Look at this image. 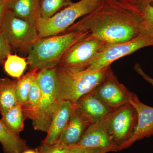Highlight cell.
Segmentation results:
<instances>
[{
  "label": "cell",
  "instance_id": "ac0fdd59",
  "mask_svg": "<svg viewBox=\"0 0 153 153\" xmlns=\"http://www.w3.org/2000/svg\"><path fill=\"white\" fill-rule=\"evenodd\" d=\"M41 89L38 79V74L33 78L31 83L27 100L22 108L25 118L36 121L39 116Z\"/></svg>",
  "mask_w": 153,
  "mask_h": 153
},
{
  "label": "cell",
  "instance_id": "4dcf8cb0",
  "mask_svg": "<svg viewBox=\"0 0 153 153\" xmlns=\"http://www.w3.org/2000/svg\"><path fill=\"white\" fill-rule=\"evenodd\" d=\"M22 153H38L36 150H34L32 149H28L26 150L24 152H23Z\"/></svg>",
  "mask_w": 153,
  "mask_h": 153
},
{
  "label": "cell",
  "instance_id": "603a6c76",
  "mask_svg": "<svg viewBox=\"0 0 153 153\" xmlns=\"http://www.w3.org/2000/svg\"><path fill=\"white\" fill-rule=\"evenodd\" d=\"M72 3L71 0H40L39 18H51Z\"/></svg>",
  "mask_w": 153,
  "mask_h": 153
},
{
  "label": "cell",
  "instance_id": "6da1fadb",
  "mask_svg": "<svg viewBox=\"0 0 153 153\" xmlns=\"http://www.w3.org/2000/svg\"><path fill=\"white\" fill-rule=\"evenodd\" d=\"M141 22L140 12L134 6L121 0H101L94 10L64 33L88 32L108 44H115L141 34Z\"/></svg>",
  "mask_w": 153,
  "mask_h": 153
},
{
  "label": "cell",
  "instance_id": "d4e9b609",
  "mask_svg": "<svg viewBox=\"0 0 153 153\" xmlns=\"http://www.w3.org/2000/svg\"><path fill=\"white\" fill-rule=\"evenodd\" d=\"M36 150L38 153H68L69 147L57 142L53 145L42 144Z\"/></svg>",
  "mask_w": 153,
  "mask_h": 153
},
{
  "label": "cell",
  "instance_id": "83f0119b",
  "mask_svg": "<svg viewBox=\"0 0 153 153\" xmlns=\"http://www.w3.org/2000/svg\"><path fill=\"white\" fill-rule=\"evenodd\" d=\"M9 1L10 0H0V28L6 14L9 10Z\"/></svg>",
  "mask_w": 153,
  "mask_h": 153
},
{
  "label": "cell",
  "instance_id": "7a4b0ae2",
  "mask_svg": "<svg viewBox=\"0 0 153 153\" xmlns=\"http://www.w3.org/2000/svg\"><path fill=\"white\" fill-rule=\"evenodd\" d=\"M88 34L74 31L39 38L27 55V61L30 69L39 71L56 67L66 51Z\"/></svg>",
  "mask_w": 153,
  "mask_h": 153
},
{
  "label": "cell",
  "instance_id": "4316f807",
  "mask_svg": "<svg viewBox=\"0 0 153 153\" xmlns=\"http://www.w3.org/2000/svg\"><path fill=\"white\" fill-rule=\"evenodd\" d=\"M110 152H114L111 149H88L71 147L68 153H107Z\"/></svg>",
  "mask_w": 153,
  "mask_h": 153
},
{
  "label": "cell",
  "instance_id": "1f68e13d",
  "mask_svg": "<svg viewBox=\"0 0 153 153\" xmlns=\"http://www.w3.org/2000/svg\"><path fill=\"white\" fill-rule=\"evenodd\" d=\"M148 4H150L151 6L153 7V0H149Z\"/></svg>",
  "mask_w": 153,
  "mask_h": 153
},
{
  "label": "cell",
  "instance_id": "f546056e",
  "mask_svg": "<svg viewBox=\"0 0 153 153\" xmlns=\"http://www.w3.org/2000/svg\"><path fill=\"white\" fill-rule=\"evenodd\" d=\"M124 2L128 3L134 6L139 10L143 6L148 4L149 0H121Z\"/></svg>",
  "mask_w": 153,
  "mask_h": 153
},
{
  "label": "cell",
  "instance_id": "d6986e66",
  "mask_svg": "<svg viewBox=\"0 0 153 153\" xmlns=\"http://www.w3.org/2000/svg\"><path fill=\"white\" fill-rule=\"evenodd\" d=\"M17 81L0 78V113L8 110L18 104L16 94Z\"/></svg>",
  "mask_w": 153,
  "mask_h": 153
},
{
  "label": "cell",
  "instance_id": "7c38bea8",
  "mask_svg": "<svg viewBox=\"0 0 153 153\" xmlns=\"http://www.w3.org/2000/svg\"><path fill=\"white\" fill-rule=\"evenodd\" d=\"M136 110L138 115L137 123L131 137L119 147V151L131 146L134 143L145 138L153 136V107L140 101L134 93L129 101Z\"/></svg>",
  "mask_w": 153,
  "mask_h": 153
},
{
  "label": "cell",
  "instance_id": "7402d4cb",
  "mask_svg": "<svg viewBox=\"0 0 153 153\" xmlns=\"http://www.w3.org/2000/svg\"><path fill=\"white\" fill-rule=\"evenodd\" d=\"M4 64L6 73L9 76L18 79L22 77L28 65L25 58L11 53L8 55Z\"/></svg>",
  "mask_w": 153,
  "mask_h": 153
},
{
  "label": "cell",
  "instance_id": "5bb4252c",
  "mask_svg": "<svg viewBox=\"0 0 153 153\" xmlns=\"http://www.w3.org/2000/svg\"><path fill=\"white\" fill-rule=\"evenodd\" d=\"M74 105L70 101H60L53 118L47 137L42 144L53 145L59 140L60 136L68 123Z\"/></svg>",
  "mask_w": 153,
  "mask_h": 153
},
{
  "label": "cell",
  "instance_id": "8fae6325",
  "mask_svg": "<svg viewBox=\"0 0 153 153\" xmlns=\"http://www.w3.org/2000/svg\"><path fill=\"white\" fill-rule=\"evenodd\" d=\"M72 147L88 149H111L119 151V146L110 136L108 131L107 115L91 123L79 143Z\"/></svg>",
  "mask_w": 153,
  "mask_h": 153
},
{
  "label": "cell",
  "instance_id": "e0dca14e",
  "mask_svg": "<svg viewBox=\"0 0 153 153\" xmlns=\"http://www.w3.org/2000/svg\"><path fill=\"white\" fill-rule=\"evenodd\" d=\"M0 143L4 153H22L29 149L26 141L9 130L1 119Z\"/></svg>",
  "mask_w": 153,
  "mask_h": 153
},
{
  "label": "cell",
  "instance_id": "5b68a950",
  "mask_svg": "<svg viewBox=\"0 0 153 153\" xmlns=\"http://www.w3.org/2000/svg\"><path fill=\"white\" fill-rule=\"evenodd\" d=\"M57 66L38 72L41 96L39 116L37 120L33 123V128L36 130L48 131L60 102L56 95Z\"/></svg>",
  "mask_w": 153,
  "mask_h": 153
},
{
  "label": "cell",
  "instance_id": "8992f818",
  "mask_svg": "<svg viewBox=\"0 0 153 153\" xmlns=\"http://www.w3.org/2000/svg\"><path fill=\"white\" fill-rule=\"evenodd\" d=\"M0 32L14 50L28 55L33 44L39 39L36 23L16 16L9 10L3 20Z\"/></svg>",
  "mask_w": 153,
  "mask_h": 153
},
{
  "label": "cell",
  "instance_id": "484cf974",
  "mask_svg": "<svg viewBox=\"0 0 153 153\" xmlns=\"http://www.w3.org/2000/svg\"><path fill=\"white\" fill-rule=\"evenodd\" d=\"M11 51L12 49L10 46L0 32V65L4 63Z\"/></svg>",
  "mask_w": 153,
  "mask_h": 153
},
{
  "label": "cell",
  "instance_id": "9a60e30c",
  "mask_svg": "<svg viewBox=\"0 0 153 153\" xmlns=\"http://www.w3.org/2000/svg\"><path fill=\"white\" fill-rule=\"evenodd\" d=\"M91 123L74 109L68 123L57 142L67 146H74L79 142Z\"/></svg>",
  "mask_w": 153,
  "mask_h": 153
},
{
  "label": "cell",
  "instance_id": "44dd1931",
  "mask_svg": "<svg viewBox=\"0 0 153 153\" xmlns=\"http://www.w3.org/2000/svg\"><path fill=\"white\" fill-rule=\"evenodd\" d=\"M38 72V71L36 69H30L27 74L17 80L16 86L17 101L18 104L21 105L22 107L27 102L31 83Z\"/></svg>",
  "mask_w": 153,
  "mask_h": 153
},
{
  "label": "cell",
  "instance_id": "30bf717a",
  "mask_svg": "<svg viewBox=\"0 0 153 153\" xmlns=\"http://www.w3.org/2000/svg\"><path fill=\"white\" fill-rule=\"evenodd\" d=\"M94 90L102 102L111 110L130 103L133 93L119 81L110 66Z\"/></svg>",
  "mask_w": 153,
  "mask_h": 153
},
{
  "label": "cell",
  "instance_id": "277c9868",
  "mask_svg": "<svg viewBox=\"0 0 153 153\" xmlns=\"http://www.w3.org/2000/svg\"><path fill=\"white\" fill-rule=\"evenodd\" d=\"M101 0H79L71 3L51 18H38L36 24L39 38L59 35L64 33L76 20L95 10Z\"/></svg>",
  "mask_w": 153,
  "mask_h": 153
},
{
  "label": "cell",
  "instance_id": "ffe728a7",
  "mask_svg": "<svg viewBox=\"0 0 153 153\" xmlns=\"http://www.w3.org/2000/svg\"><path fill=\"white\" fill-rule=\"evenodd\" d=\"M1 120L9 130L19 135L24 130V122L26 119L23 113L22 105L18 104L10 109L0 113Z\"/></svg>",
  "mask_w": 153,
  "mask_h": 153
},
{
  "label": "cell",
  "instance_id": "2e32d148",
  "mask_svg": "<svg viewBox=\"0 0 153 153\" xmlns=\"http://www.w3.org/2000/svg\"><path fill=\"white\" fill-rule=\"evenodd\" d=\"M40 0H10L9 10L18 18L36 23L39 16Z\"/></svg>",
  "mask_w": 153,
  "mask_h": 153
},
{
  "label": "cell",
  "instance_id": "ba28073f",
  "mask_svg": "<svg viewBox=\"0 0 153 153\" xmlns=\"http://www.w3.org/2000/svg\"><path fill=\"white\" fill-rule=\"evenodd\" d=\"M150 46H153V38L142 34L128 41L109 44L97 55L85 70L97 71L108 68L118 59Z\"/></svg>",
  "mask_w": 153,
  "mask_h": 153
},
{
  "label": "cell",
  "instance_id": "4fadbf2b",
  "mask_svg": "<svg viewBox=\"0 0 153 153\" xmlns=\"http://www.w3.org/2000/svg\"><path fill=\"white\" fill-rule=\"evenodd\" d=\"M74 109L92 123L103 118L112 110L102 102L94 89L80 97L74 104Z\"/></svg>",
  "mask_w": 153,
  "mask_h": 153
},
{
  "label": "cell",
  "instance_id": "9c48e42d",
  "mask_svg": "<svg viewBox=\"0 0 153 153\" xmlns=\"http://www.w3.org/2000/svg\"><path fill=\"white\" fill-rule=\"evenodd\" d=\"M137 120L136 110L130 103L112 110L107 115L108 133L119 147L131 137Z\"/></svg>",
  "mask_w": 153,
  "mask_h": 153
},
{
  "label": "cell",
  "instance_id": "f1b7e54d",
  "mask_svg": "<svg viewBox=\"0 0 153 153\" xmlns=\"http://www.w3.org/2000/svg\"><path fill=\"white\" fill-rule=\"evenodd\" d=\"M134 70L136 71L140 76H141L146 81L149 83L153 86V78L145 72L140 64L136 63L134 66Z\"/></svg>",
  "mask_w": 153,
  "mask_h": 153
},
{
  "label": "cell",
  "instance_id": "cb8c5ba5",
  "mask_svg": "<svg viewBox=\"0 0 153 153\" xmlns=\"http://www.w3.org/2000/svg\"><path fill=\"white\" fill-rule=\"evenodd\" d=\"M141 34L153 38V7L147 4L140 9Z\"/></svg>",
  "mask_w": 153,
  "mask_h": 153
},
{
  "label": "cell",
  "instance_id": "3957f363",
  "mask_svg": "<svg viewBox=\"0 0 153 153\" xmlns=\"http://www.w3.org/2000/svg\"><path fill=\"white\" fill-rule=\"evenodd\" d=\"M108 68L97 71H74L57 66L56 95L58 101H68L75 104L82 96L95 89Z\"/></svg>",
  "mask_w": 153,
  "mask_h": 153
},
{
  "label": "cell",
  "instance_id": "52a82bcc",
  "mask_svg": "<svg viewBox=\"0 0 153 153\" xmlns=\"http://www.w3.org/2000/svg\"><path fill=\"white\" fill-rule=\"evenodd\" d=\"M109 44L88 34L66 51L57 66L74 71L85 70L90 66L97 55Z\"/></svg>",
  "mask_w": 153,
  "mask_h": 153
}]
</instances>
